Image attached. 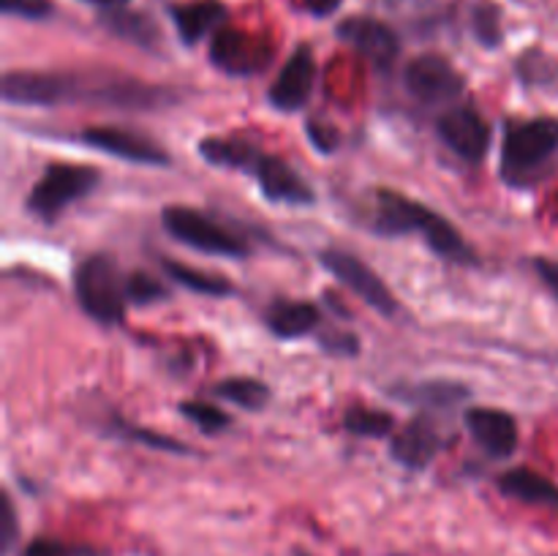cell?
Returning <instances> with one entry per match:
<instances>
[{"label": "cell", "instance_id": "cell-1", "mask_svg": "<svg viewBox=\"0 0 558 556\" xmlns=\"http://www.w3.org/2000/svg\"><path fill=\"white\" fill-rule=\"evenodd\" d=\"M374 229L385 234V238H401V234L420 232L425 243H428V249L439 254L441 259H450L456 265H480L477 251L466 243V238L445 216L425 207L423 202L409 200L401 191H376Z\"/></svg>", "mask_w": 558, "mask_h": 556}, {"label": "cell", "instance_id": "cell-2", "mask_svg": "<svg viewBox=\"0 0 558 556\" xmlns=\"http://www.w3.org/2000/svg\"><path fill=\"white\" fill-rule=\"evenodd\" d=\"M558 150V120L534 118L507 125L499 174L507 185H529Z\"/></svg>", "mask_w": 558, "mask_h": 556}, {"label": "cell", "instance_id": "cell-3", "mask_svg": "<svg viewBox=\"0 0 558 556\" xmlns=\"http://www.w3.org/2000/svg\"><path fill=\"white\" fill-rule=\"evenodd\" d=\"M74 292L82 311L98 325H118L129 305V276L107 254H93L74 273Z\"/></svg>", "mask_w": 558, "mask_h": 556}, {"label": "cell", "instance_id": "cell-4", "mask_svg": "<svg viewBox=\"0 0 558 556\" xmlns=\"http://www.w3.org/2000/svg\"><path fill=\"white\" fill-rule=\"evenodd\" d=\"M101 183V172L85 164H52L27 194L25 207L33 218L44 223L58 221L60 213L74 202L85 200Z\"/></svg>", "mask_w": 558, "mask_h": 556}, {"label": "cell", "instance_id": "cell-5", "mask_svg": "<svg viewBox=\"0 0 558 556\" xmlns=\"http://www.w3.org/2000/svg\"><path fill=\"white\" fill-rule=\"evenodd\" d=\"M161 223L169 238L189 245L194 251H205L213 256H227V259H245L251 254V245L240 234L229 232L223 223L210 218L207 213L185 205L163 207Z\"/></svg>", "mask_w": 558, "mask_h": 556}, {"label": "cell", "instance_id": "cell-6", "mask_svg": "<svg viewBox=\"0 0 558 556\" xmlns=\"http://www.w3.org/2000/svg\"><path fill=\"white\" fill-rule=\"evenodd\" d=\"M319 262L325 270H330L338 281L347 289H352L365 305H371L374 311H379L381 316H392L398 311L396 294L390 292L385 281L379 278V273L374 267L365 265L357 254L341 249H327L319 254Z\"/></svg>", "mask_w": 558, "mask_h": 556}, {"label": "cell", "instance_id": "cell-7", "mask_svg": "<svg viewBox=\"0 0 558 556\" xmlns=\"http://www.w3.org/2000/svg\"><path fill=\"white\" fill-rule=\"evenodd\" d=\"M403 85L409 96L417 98L425 107H439V104L456 101L463 93L466 82L463 74L441 55H420L403 71Z\"/></svg>", "mask_w": 558, "mask_h": 556}, {"label": "cell", "instance_id": "cell-8", "mask_svg": "<svg viewBox=\"0 0 558 556\" xmlns=\"http://www.w3.org/2000/svg\"><path fill=\"white\" fill-rule=\"evenodd\" d=\"M272 44L267 38L254 36V33L234 31V27H221L213 33L210 60L216 69L229 76H254L267 69L272 60Z\"/></svg>", "mask_w": 558, "mask_h": 556}, {"label": "cell", "instance_id": "cell-9", "mask_svg": "<svg viewBox=\"0 0 558 556\" xmlns=\"http://www.w3.org/2000/svg\"><path fill=\"white\" fill-rule=\"evenodd\" d=\"M80 142L93 150L131 164H142V167H169L172 164L169 153L156 140L140 134V131L118 129V125H93V129L82 131Z\"/></svg>", "mask_w": 558, "mask_h": 556}, {"label": "cell", "instance_id": "cell-10", "mask_svg": "<svg viewBox=\"0 0 558 556\" xmlns=\"http://www.w3.org/2000/svg\"><path fill=\"white\" fill-rule=\"evenodd\" d=\"M436 131H439L441 142L450 147L456 156H461L463 161L477 164L488 156L490 140H494V131H490L488 120L472 107H452L436 120Z\"/></svg>", "mask_w": 558, "mask_h": 556}, {"label": "cell", "instance_id": "cell-11", "mask_svg": "<svg viewBox=\"0 0 558 556\" xmlns=\"http://www.w3.org/2000/svg\"><path fill=\"white\" fill-rule=\"evenodd\" d=\"M336 33L343 44L357 49L379 71L392 69L398 55H401V38H398V33L387 22L374 20V16H349V20H343L336 27Z\"/></svg>", "mask_w": 558, "mask_h": 556}, {"label": "cell", "instance_id": "cell-12", "mask_svg": "<svg viewBox=\"0 0 558 556\" xmlns=\"http://www.w3.org/2000/svg\"><path fill=\"white\" fill-rule=\"evenodd\" d=\"M0 93L16 107H58L69 101V71H9Z\"/></svg>", "mask_w": 558, "mask_h": 556}, {"label": "cell", "instance_id": "cell-13", "mask_svg": "<svg viewBox=\"0 0 558 556\" xmlns=\"http://www.w3.org/2000/svg\"><path fill=\"white\" fill-rule=\"evenodd\" d=\"M248 174L256 178L262 196L276 202V205L305 207L316 202V194L308 180L300 178L292 164H287L278 156H270V153H259V158H256Z\"/></svg>", "mask_w": 558, "mask_h": 556}, {"label": "cell", "instance_id": "cell-14", "mask_svg": "<svg viewBox=\"0 0 558 556\" xmlns=\"http://www.w3.org/2000/svg\"><path fill=\"white\" fill-rule=\"evenodd\" d=\"M316 80V60L311 47H298L283 69L278 71L276 82L267 90V101L278 112H300L308 101L311 90H314Z\"/></svg>", "mask_w": 558, "mask_h": 556}, {"label": "cell", "instance_id": "cell-15", "mask_svg": "<svg viewBox=\"0 0 558 556\" xmlns=\"http://www.w3.org/2000/svg\"><path fill=\"white\" fill-rule=\"evenodd\" d=\"M463 423L472 431L474 442L490 458H507L518 447V423L510 412L496 407H472L463 414Z\"/></svg>", "mask_w": 558, "mask_h": 556}, {"label": "cell", "instance_id": "cell-16", "mask_svg": "<svg viewBox=\"0 0 558 556\" xmlns=\"http://www.w3.org/2000/svg\"><path fill=\"white\" fill-rule=\"evenodd\" d=\"M445 439H441V431L428 414H420V418L409 420L390 442V456L396 458L401 467L420 472V469L428 467L436 458V452L441 450Z\"/></svg>", "mask_w": 558, "mask_h": 556}, {"label": "cell", "instance_id": "cell-17", "mask_svg": "<svg viewBox=\"0 0 558 556\" xmlns=\"http://www.w3.org/2000/svg\"><path fill=\"white\" fill-rule=\"evenodd\" d=\"M178 36L185 47H194L210 33L221 31L227 22V5L218 0H194V3H180L169 9Z\"/></svg>", "mask_w": 558, "mask_h": 556}, {"label": "cell", "instance_id": "cell-18", "mask_svg": "<svg viewBox=\"0 0 558 556\" xmlns=\"http://www.w3.org/2000/svg\"><path fill=\"white\" fill-rule=\"evenodd\" d=\"M265 322L276 338L294 341V338H303L305 333L316 330V325L322 322V311L308 300H276L267 305Z\"/></svg>", "mask_w": 558, "mask_h": 556}, {"label": "cell", "instance_id": "cell-19", "mask_svg": "<svg viewBox=\"0 0 558 556\" xmlns=\"http://www.w3.org/2000/svg\"><path fill=\"white\" fill-rule=\"evenodd\" d=\"M499 491L510 499L523 501V505H537L548 507V510H558V485L554 480L543 478L539 472L526 467L510 469L499 478Z\"/></svg>", "mask_w": 558, "mask_h": 556}, {"label": "cell", "instance_id": "cell-20", "mask_svg": "<svg viewBox=\"0 0 558 556\" xmlns=\"http://www.w3.org/2000/svg\"><path fill=\"white\" fill-rule=\"evenodd\" d=\"M390 396H396L403 403H417V407L450 409L466 401V398H472V390L463 382L456 379H428L414 382V385L390 387Z\"/></svg>", "mask_w": 558, "mask_h": 556}, {"label": "cell", "instance_id": "cell-21", "mask_svg": "<svg viewBox=\"0 0 558 556\" xmlns=\"http://www.w3.org/2000/svg\"><path fill=\"white\" fill-rule=\"evenodd\" d=\"M101 25L107 27L109 33H114V36L125 38V41L145 49H153L158 44V38H161L156 22L147 20V16L140 14V11L112 9L101 16Z\"/></svg>", "mask_w": 558, "mask_h": 556}, {"label": "cell", "instance_id": "cell-22", "mask_svg": "<svg viewBox=\"0 0 558 556\" xmlns=\"http://www.w3.org/2000/svg\"><path fill=\"white\" fill-rule=\"evenodd\" d=\"M199 156L205 158L213 167L223 169H243V172H251L254 161L259 158L262 150H256L254 145L240 140H218V136H207L196 145Z\"/></svg>", "mask_w": 558, "mask_h": 556}, {"label": "cell", "instance_id": "cell-23", "mask_svg": "<svg viewBox=\"0 0 558 556\" xmlns=\"http://www.w3.org/2000/svg\"><path fill=\"white\" fill-rule=\"evenodd\" d=\"M161 270L174 283H180V287L191 289L196 294H205V298H227V294L234 292L232 281L227 276H213V273L196 270V267L183 265V262L161 259Z\"/></svg>", "mask_w": 558, "mask_h": 556}, {"label": "cell", "instance_id": "cell-24", "mask_svg": "<svg viewBox=\"0 0 558 556\" xmlns=\"http://www.w3.org/2000/svg\"><path fill=\"white\" fill-rule=\"evenodd\" d=\"M213 396L223 398V401L234 403V407L245 409V412H262L270 403V387L251 376H232L218 385H213Z\"/></svg>", "mask_w": 558, "mask_h": 556}, {"label": "cell", "instance_id": "cell-25", "mask_svg": "<svg viewBox=\"0 0 558 556\" xmlns=\"http://www.w3.org/2000/svg\"><path fill=\"white\" fill-rule=\"evenodd\" d=\"M107 431H109V434H112V436H118V439L134 442V445L153 447V450L178 452V456H191V452H194L189 445H185V442L174 439V436L161 434V431H156V428H145V425L129 423V420L118 418V414H114V418L109 420Z\"/></svg>", "mask_w": 558, "mask_h": 556}, {"label": "cell", "instance_id": "cell-26", "mask_svg": "<svg viewBox=\"0 0 558 556\" xmlns=\"http://www.w3.org/2000/svg\"><path fill=\"white\" fill-rule=\"evenodd\" d=\"M343 428L352 436H363V439H385L396 428V420L392 414L381 412V409H349L343 414Z\"/></svg>", "mask_w": 558, "mask_h": 556}, {"label": "cell", "instance_id": "cell-27", "mask_svg": "<svg viewBox=\"0 0 558 556\" xmlns=\"http://www.w3.org/2000/svg\"><path fill=\"white\" fill-rule=\"evenodd\" d=\"M178 412L189 423H194L202 434H221V431H227L232 425V414L207 401H180Z\"/></svg>", "mask_w": 558, "mask_h": 556}, {"label": "cell", "instance_id": "cell-28", "mask_svg": "<svg viewBox=\"0 0 558 556\" xmlns=\"http://www.w3.org/2000/svg\"><path fill=\"white\" fill-rule=\"evenodd\" d=\"M472 27L477 41L485 49H496L501 44V11L494 3H477L472 14Z\"/></svg>", "mask_w": 558, "mask_h": 556}, {"label": "cell", "instance_id": "cell-29", "mask_svg": "<svg viewBox=\"0 0 558 556\" xmlns=\"http://www.w3.org/2000/svg\"><path fill=\"white\" fill-rule=\"evenodd\" d=\"M169 298V289L163 287L158 278H153L150 273H131L129 276V303L131 305H150L161 303Z\"/></svg>", "mask_w": 558, "mask_h": 556}, {"label": "cell", "instance_id": "cell-30", "mask_svg": "<svg viewBox=\"0 0 558 556\" xmlns=\"http://www.w3.org/2000/svg\"><path fill=\"white\" fill-rule=\"evenodd\" d=\"M22 556H101V554L93 551L90 545L65 543V540H54V537H36L25 545Z\"/></svg>", "mask_w": 558, "mask_h": 556}, {"label": "cell", "instance_id": "cell-31", "mask_svg": "<svg viewBox=\"0 0 558 556\" xmlns=\"http://www.w3.org/2000/svg\"><path fill=\"white\" fill-rule=\"evenodd\" d=\"M0 9L9 16H22V20H47L54 11L52 0H0Z\"/></svg>", "mask_w": 558, "mask_h": 556}, {"label": "cell", "instance_id": "cell-32", "mask_svg": "<svg viewBox=\"0 0 558 556\" xmlns=\"http://www.w3.org/2000/svg\"><path fill=\"white\" fill-rule=\"evenodd\" d=\"M305 136H308V142L319 153H336L338 145H341V134H338L336 125L319 123V120H308L305 123Z\"/></svg>", "mask_w": 558, "mask_h": 556}, {"label": "cell", "instance_id": "cell-33", "mask_svg": "<svg viewBox=\"0 0 558 556\" xmlns=\"http://www.w3.org/2000/svg\"><path fill=\"white\" fill-rule=\"evenodd\" d=\"M319 347L336 358H354L360 352V338L349 330H332L319 336Z\"/></svg>", "mask_w": 558, "mask_h": 556}, {"label": "cell", "instance_id": "cell-34", "mask_svg": "<svg viewBox=\"0 0 558 556\" xmlns=\"http://www.w3.org/2000/svg\"><path fill=\"white\" fill-rule=\"evenodd\" d=\"M0 505H3V510H0V554L9 556L11 548H14L20 529H16V510L9 494H3Z\"/></svg>", "mask_w": 558, "mask_h": 556}, {"label": "cell", "instance_id": "cell-35", "mask_svg": "<svg viewBox=\"0 0 558 556\" xmlns=\"http://www.w3.org/2000/svg\"><path fill=\"white\" fill-rule=\"evenodd\" d=\"M534 270H537L539 281H543L558 300V262L545 259V256H537V259H534Z\"/></svg>", "mask_w": 558, "mask_h": 556}, {"label": "cell", "instance_id": "cell-36", "mask_svg": "<svg viewBox=\"0 0 558 556\" xmlns=\"http://www.w3.org/2000/svg\"><path fill=\"white\" fill-rule=\"evenodd\" d=\"M341 5V0H305L303 9L311 11L314 16H327Z\"/></svg>", "mask_w": 558, "mask_h": 556}, {"label": "cell", "instance_id": "cell-37", "mask_svg": "<svg viewBox=\"0 0 558 556\" xmlns=\"http://www.w3.org/2000/svg\"><path fill=\"white\" fill-rule=\"evenodd\" d=\"M85 3H93V5H98V9L112 11V9H123V5L131 3V0H85Z\"/></svg>", "mask_w": 558, "mask_h": 556}]
</instances>
